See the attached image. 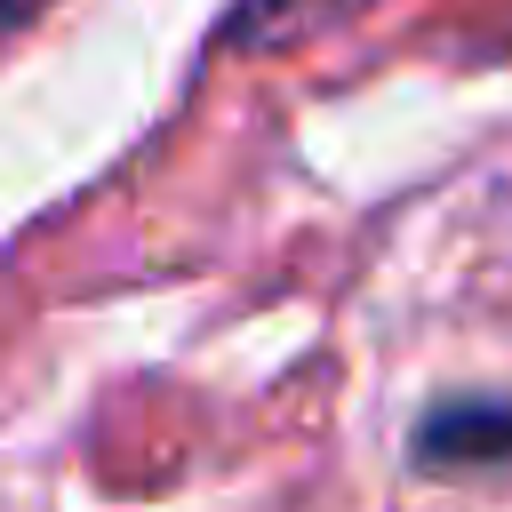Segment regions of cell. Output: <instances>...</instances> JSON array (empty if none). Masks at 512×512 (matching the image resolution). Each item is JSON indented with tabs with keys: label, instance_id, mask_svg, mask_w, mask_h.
I'll return each instance as SVG.
<instances>
[{
	"label": "cell",
	"instance_id": "cell-1",
	"mask_svg": "<svg viewBox=\"0 0 512 512\" xmlns=\"http://www.w3.org/2000/svg\"><path fill=\"white\" fill-rule=\"evenodd\" d=\"M416 472H496L512 464V400L504 392H448L408 432Z\"/></svg>",
	"mask_w": 512,
	"mask_h": 512
},
{
	"label": "cell",
	"instance_id": "cell-2",
	"mask_svg": "<svg viewBox=\"0 0 512 512\" xmlns=\"http://www.w3.org/2000/svg\"><path fill=\"white\" fill-rule=\"evenodd\" d=\"M360 8H376V0H240L224 40L232 48H288V40H312V32H328Z\"/></svg>",
	"mask_w": 512,
	"mask_h": 512
},
{
	"label": "cell",
	"instance_id": "cell-3",
	"mask_svg": "<svg viewBox=\"0 0 512 512\" xmlns=\"http://www.w3.org/2000/svg\"><path fill=\"white\" fill-rule=\"evenodd\" d=\"M32 8H40V0H0V32H8L16 16H32Z\"/></svg>",
	"mask_w": 512,
	"mask_h": 512
}]
</instances>
